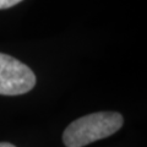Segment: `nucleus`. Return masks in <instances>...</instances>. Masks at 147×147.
I'll return each instance as SVG.
<instances>
[{
	"label": "nucleus",
	"mask_w": 147,
	"mask_h": 147,
	"mask_svg": "<svg viewBox=\"0 0 147 147\" xmlns=\"http://www.w3.org/2000/svg\"><path fill=\"white\" fill-rule=\"evenodd\" d=\"M22 0H0V10L1 9H9L11 6H15L16 4L21 3Z\"/></svg>",
	"instance_id": "obj_3"
},
{
	"label": "nucleus",
	"mask_w": 147,
	"mask_h": 147,
	"mask_svg": "<svg viewBox=\"0 0 147 147\" xmlns=\"http://www.w3.org/2000/svg\"><path fill=\"white\" fill-rule=\"evenodd\" d=\"M124 119L117 112H98L72 121L63 134L66 147H84L97 140L105 139L123 126Z\"/></svg>",
	"instance_id": "obj_1"
},
{
	"label": "nucleus",
	"mask_w": 147,
	"mask_h": 147,
	"mask_svg": "<svg viewBox=\"0 0 147 147\" xmlns=\"http://www.w3.org/2000/svg\"><path fill=\"white\" fill-rule=\"evenodd\" d=\"M0 147H15L11 144H7V142H0Z\"/></svg>",
	"instance_id": "obj_4"
},
{
	"label": "nucleus",
	"mask_w": 147,
	"mask_h": 147,
	"mask_svg": "<svg viewBox=\"0 0 147 147\" xmlns=\"http://www.w3.org/2000/svg\"><path fill=\"white\" fill-rule=\"evenodd\" d=\"M34 85L36 75L26 64L11 55L0 53V94H25Z\"/></svg>",
	"instance_id": "obj_2"
}]
</instances>
